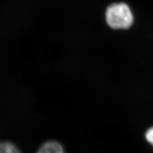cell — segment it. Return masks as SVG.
Instances as JSON below:
<instances>
[{
	"instance_id": "cell-2",
	"label": "cell",
	"mask_w": 153,
	"mask_h": 153,
	"mask_svg": "<svg viewBox=\"0 0 153 153\" xmlns=\"http://www.w3.org/2000/svg\"><path fill=\"white\" fill-rule=\"evenodd\" d=\"M36 153H65L61 143L56 140H49L42 143Z\"/></svg>"
},
{
	"instance_id": "cell-4",
	"label": "cell",
	"mask_w": 153,
	"mask_h": 153,
	"mask_svg": "<svg viewBox=\"0 0 153 153\" xmlns=\"http://www.w3.org/2000/svg\"><path fill=\"white\" fill-rule=\"evenodd\" d=\"M146 140L153 146V127L149 128L146 133Z\"/></svg>"
},
{
	"instance_id": "cell-3",
	"label": "cell",
	"mask_w": 153,
	"mask_h": 153,
	"mask_svg": "<svg viewBox=\"0 0 153 153\" xmlns=\"http://www.w3.org/2000/svg\"><path fill=\"white\" fill-rule=\"evenodd\" d=\"M0 153H22L15 143L9 140H0Z\"/></svg>"
},
{
	"instance_id": "cell-1",
	"label": "cell",
	"mask_w": 153,
	"mask_h": 153,
	"mask_svg": "<svg viewBox=\"0 0 153 153\" xmlns=\"http://www.w3.org/2000/svg\"><path fill=\"white\" fill-rule=\"evenodd\" d=\"M105 19L109 27L114 30H127L133 23L131 10L124 3H114L105 12Z\"/></svg>"
}]
</instances>
